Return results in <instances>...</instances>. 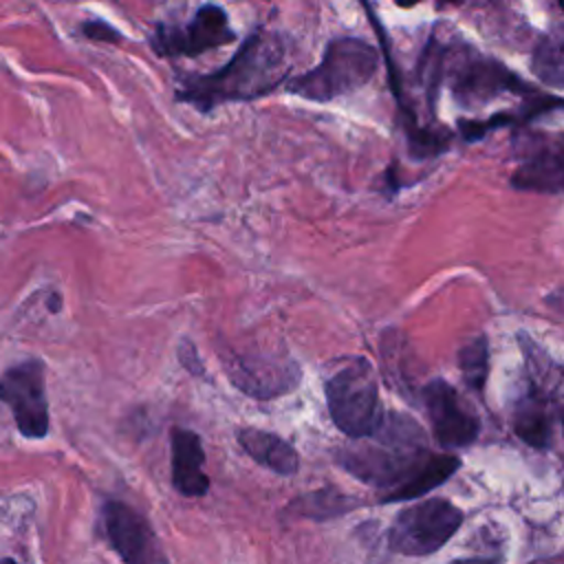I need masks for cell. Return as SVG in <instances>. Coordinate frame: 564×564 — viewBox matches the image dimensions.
Listing matches in <instances>:
<instances>
[{
  "mask_svg": "<svg viewBox=\"0 0 564 564\" xmlns=\"http://www.w3.org/2000/svg\"><path fill=\"white\" fill-rule=\"evenodd\" d=\"M445 70L449 77L452 95L463 108H480L505 93L524 97L538 93L500 59L482 55L469 46L458 51L447 48Z\"/></svg>",
  "mask_w": 564,
  "mask_h": 564,
  "instance_id": "5",
  "label": "cell"
},
{
  "mask_svg": "<svg viewBox=\"0 0 564 564\" xmlns=\"http://www.w3.org/2000/svg\"><path fill=\"white\" fill-rule=\"evenodd\" d=\"M520 348L527 361L529 390L546 401L564 399V364L553 361L531 337L520 335Z\"/></svg>",
  "mask_w": 564,
  "mask_h": 564,
  "instance_id": "15",
  "label": "cell"
},
{
  "mask_svg": "<svg viewBox=\"0 0 564 564\" xmlns=\"http://www.w3.org/2000/svg\"><path fill=\"white\" fill-rule=\"evenodd\" d=\"M372 441H355L337 452V463L355 478L383 489V494L408 482L427 460L423 430L408 416L383 414Z\"/></svg>",
  "mask_w": 564,
  "mask_h": 564,
  "instance_id": "2",
  "label": "cell"
},
{
  "mask_svg": "<svg viewBox=\"0 0 564 564\" xmlns=\"http://www.w3.org/2000/svg\"><path fill=\"white\" fill-rule=\"evenodd\" d=\"M178 361H181L183 368L189 370L192 375H200V372H203V364L198 361L196 348H194L192 341H187V339H183L181 346H178Z\"/></svg>",
  "mask_w": 564,
  "mask_h": 564,
  "instance_id": "24",
  "label": "cell"
},
{
  "mask_svg": "<svg viewBox=\"0 0 564 564\" xmlns=\"http://www.w3.org/2000/svg\"><path fill=\"white\" fill-rule=\"evenodd\" d=\"M445 57H447V46H443L438 40L430 37V42L421 55V64H419L421 84L427 93L430 110H434V104H436V93L441 86V77L445 73Z\"/></svg>",
  "mask_w": 564,
  "mask_h": 564,
  "instance_id": "21",
  "label": "cell"
},
{
  "mask_svg": "<svg viewBox=\"0 0 564 564\" xmlns=\"http://www.w3.org/2000/svg\"><path fill=\"white\" fill-rule=\"evenodd\" d=\"M509 183L520 192H564V139L533 145L531 154L520 163V167H516Z\"/></svg>",
  "mask_w": 564,
  "mask_h": 564,
  "instance_id": "12",
  "label": "cell"
},
{
  "mask_svg": "<svg viewBox=\"0 0 564 564\" xmlns=\"http://www.w3.org/2000/svg\"><path fill=\"white\" fill-rule=\"evenodd\" d=\"M0 564H18V562H15V560H11V557H2V560H0Z\"/></svg>",
  "mask_w": 564,
  "mask_h": 564,
  "instance_id": "28",
  "label": "cell"
},
{
  "mask_svg": "<svg viewBox=\"0 0 564 564\" xmlns=\"http://www.w3.org/2000/svg\"><path fill=\"white\" fill-rule=\"evenodd\" d=\"M101 516L106 538L123 564H170L150 522L130 505L110 500Z\"/></svg>",
  "mask_w": 564,
  "mask_h": 564,
  "instance_id": "10",
  "label": "cell"
},
{
  "mask_svg": "<svg viewBox=\"0 0 564 564\" xmlns=\"http://www.w3.org/2000/svg\"><path fill=\"white\" fill-rule=\"evenodd\" d=\"M46 366L40 359H24L0 375V401L11 410L22 436L44 438L48 434Z\"/></svg>",
  "mask_w": 564,
  "mask_h": 564,
  "instance_id": "8",
  "label": "cell"
},
{
  "mask_svg": "<svg viewBox=\"0 0 564 564\" xmlns=\"http://www.w3.org/2000/svg\"><path fill=\"white\" fill-rule=\"evenodd\" d=\"M236 438L240 447L262 467L280 474L293 476L300 469V456L295 447L278 434L258 427H238Z\"/></svg>",
  "mask_w": 564,
  "mask_h": 564,
  "instance_id": "14",
  "label": "cell"
},
{
  "mask_svg": "<svg viewBox=\"0 0 564 564\" xmlns=\"http://www.w3.org/2000/svg\"><path fill=\"white\" fill-rule=\"evenodd\" d=\"M236 31L229 24L225 7L207 2L196 9L189 22L176 24H156L150 35V48L159 57H198L207 51L227 46L236 42Z\"/></svg>",
  "mask_w": 564,
  "mask_h": 564,
  "instance_id": "6",
  "label": "cell"
},
{
  "mask_svg": "<svg viewBox=\"0 0 564 564\" xmlns=\"http://www.w3.org/2000/svg\"><path fill=\"white\" fill-rule=\"evenodd\" d=\"M458 465H460L458 458L452 454H430L427 460L421 465V469L401 487L383 494L381 502H397V500H408V498L427 494L430 489L445 482L458 469Z\"/></svg>",
  "mask_w": 564,
  "mask_h": 564,
  "instance_id": "17",
  "label": "cell"
},
{
  "mask_svg": "<svg viewBox=\"0 0 564 564\" xmlns=\"http://www.w3.org/2000/svg\"><path fill=\"white\" fill-rule=\"evenodd\" d=\"M379 68V53L359 37H335L326 44L324 55L311 70L289 77L286 93L306 101H333L366 86Z\"/></svg>",
  "mask_w": 564,
  "mask_h": 564,
  "instance_id": "3",
  "label": "cell"
},
{
  "mask_svg": "<svg viewBox=\"0 0 564 564\" xmlns=\"http://www.w3.org/2000/svg\"><path fill=\"white\" fill-rule=\"evenodd\" d=\"M350 507V500L337 491H313L289 505V513L308 516V518H328L335 513H344Z\"/></svg>",
  "mask_w": 564,
  "mask_h": 564,
  "instance_id": "20",
  "label": "cell"
},
{
  "mask_svg": "<svg viewBox=\"0 0 564 564\" xmlns=\"http://www.w3.org/2000/svg\"><path fill=\"white\" fill-rule=\"evenodd\" d=\"M441 7H447V4H458V2H463V0H436Z\"/></svg>",
  "mask_w": 564,
  "mask_h": 564,
  "instance_id": "27",
  "label": "cell"
},
{
  "mask_svg": "<svg viewBox=\"0 0 564 564\" xmlns=\"http://www.w3.org/2000/svg\"><path fill=\"white\" fill-rule=\"evenodd\" d=\"M397 7H401V9H412V7H416L419 2H423V0H392Z\"/></svg>",
  "mask_w": 564,
  "mask_h": 564,
  "instance_id": "26",
  "label": "cell"
},
{
  "mask_svg": "<svg viewBox=\"0 0 564 564\" xmlns=\"http://www.w3.org/2000/svg\"><path fill=\"white\" fill-rule=\"evenodd\" d=\"M291 70L289 44L282 33L253 29L231 59L212 73H185L178 77L176 101L207 115L218 106L253 101L286 84Z\"/></svg>",
  "mask_w": 564,
  "mask_h": 564,
  "instance_id": "1",
  "label": "cell"
},
{
  "mask_svg": "<svg viewBox=\"0 0 564 564\" xmlns=\"http://www.w3.org/2000/svg\"><path fill=\"white\" fill-rule=\"evenodd\" d=\"M555 2H557V4H560V9L564 11V0H555Z\"/></svg>",
  "mask_w": 564,
  "mask_h": 564,
  "instance_id": "29",
  "label": "cell"
},
{
  "mask_svg": "<svg viewBox=\"0 0 564 564\" xmlns=\"http://www.w3.org/2000/svg\"><path fill=\"white\" fill-rule=\"evenodd\" d=\"M463 513L443 498L405 507L390 527V546L403 555H427L438 551L460 527Z\"/></svg>",
  "mask_w": 564,
  "mask_h": 564,
  "instance_id": "7",
  "label": "cell"
},
{
  "mask_svg": "<svg viewBox=\"0 0 564 564\" xmlns=\"http://www.w3.org/2000/svg\"><path fill=\"white\" fill-rule=\"evenodd\" d=\"M551 401L529 390L513 410V432L533 447H544L551 438Z\"/></svg>",
  "mask_w": 564,
  "mask_h": 564,
  "instance_id": "16",
  "label": "cell"
},
{
  "mask_svg": "<svg viewBox=\"0 0 564 564\" xmlns=\"http://www.w3.org/2000/svg\"><path fill=\"white\" fill-rule=\"evenodd\" d=\"M458 366L463 372L465 383L471 390H482L489 372V348L487 339L482 335L469 339L460 350H458Z\"/></svg>",
  "mask_w": 564,
  "mask_h": 564,
  "instance_id": "19",
  "label": "cell"
},
{
  "mask_svg": "<svg viewBox=\"0 0 564 564\" xmlns=\"http://www.w3.org/2000/svg\"><path fill=\"white\" fill-rule=\"evenodd\" d=\"M328 414L348 438H368L377 432L386 412L379 403V386L368 359H344L324 383Z\"/></svg>",
  "mask_w": 564,
  "mask_h": 564,
  "instance_id": "4",
  "label": "cell"
},
{
  "mask_svg": "<svg viewBox=\"0 0 564 564\" xmlns=\"http://www.w3.org/2000/svg\"><path fill=\"white\" fill-rule=\"evenodd\" d=\"M533 77L555 90H564V33L551 31L531 51Z\"/></svg>",
  "mask_w": 564,
  "mask_h": 564,
  "instance_id": "18",
  "label": "cell"
},
{
  "mask_svg": "<svg viewBox=\"0 0 564 564\" xmlns=\"http://www.w3.org/2000/svg\"><path fill=\"white\" fill-rule=\"evenodd\" d=\"M423 403L432 432L443 447H463L476 438L478 419L463 405L460 397L447 381L432 379L423 388Z\"/></svg>",
  "mask_w": 564,
  "mask_h": 564,
  "instance_id": "11",
  "label": "cell"
},
{
  "mask_svg": "<svg viewBox=\"0 0 564 564\" xmlns=\"http://www.w3.org/2000/svg\"><path fill=\"white\" fill-rule=\"evenodd\" d=\"M225 372L229 381L247 397L267 401L291 392L300 381V366L282 352H225Z\"/></svg>",
  "mask_w": 564,
  "mask_h": 564,
  "instance_id": "9",
  "label": "cell"
},
{
  "mask_svg": "<svg viewBox=\"0 0 564 564\" xmlns=\"http://www.w3.org/2000/svg\"><path fill=\"white\" fill-rule=\"evenodd\" d=\"M172 454V485L185 498H200L209 491V476L205 474V449L200 436L187 427H174L170 436Z\"/></svg>",
  "mask_w": 564,
  "mask_h": 564,
  "instance_id": "13",
  "label": "cell"
},
{
  "mask_svg": "<svg viewBox=\"0 0 564 564\" xmlns=\"http://www.w3.org/2000/svg\"><path fill=\"white\" fill-rule=\"evenodd\" d=\"M408 152L412 159H430L447 150L452 134L447 130H430L419 123L405 130Z\"/></svg>",
  "mask_w": 564,
  "mask_h": 564,
  "instance_id": "22",
  "label": "cell"
},
{
  "mask_svg": "<svg viewBox=\"0 0 564 564\" xmlns=\"http://www.w3.org/2000/svg\"><path fill=\"white\" fill-rule=\"evenodd\" d=\"M449 564H498L496 557H467V560H456Z\"/></svg>",
  "mask_w": 564,
  "mask_h": 564,
  "instance_id": "25",
  "label": "cell"
},
{
  "mask_svg": "<svg viewBox=\"0 0 564 564\" xmlns=\"http://www.w3.org/2000/svg\"><path fill=\"white\" fill-rule=\"evenodd\" d=\"M79 31L84 37H88L93 42H108V44L123 42V33L104 20H86V22H82Z\"/></svg>",
  "mask_w": 564,
  "mask_h": 564,
  "instance_id": "23",
  "label": "cell"
}]
</instances>
